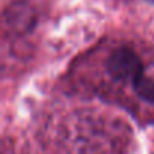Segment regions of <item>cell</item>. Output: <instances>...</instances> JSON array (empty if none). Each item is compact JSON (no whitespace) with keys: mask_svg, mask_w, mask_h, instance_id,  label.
I'll list each match as a JSON object with an SVG mask.
<instances>
[{"mask_svg":"<svg viewBox=\"0 0 154 154\" xmlns=\"http://www.w3.org/2000/svg\"><path fill=\"white\" fill-rule=\"evenodd\" d=\"M107 72L112 79L124 83H134L143 74V62L140 56L128 45L113 48L106 60Z\"/></svg>","mask_w":154,"mask_h":154,"instance_id":"6da1fadb","label":"cell"},{"mask_svg":"<svg viewBox=\"0 0 154 154\" xmlns=\"http://www.w3.org/2000/svg\"><path fill=\"white\" fill-rule=\"evenodd\" d=\"M136 95L148 103V104H154V77L148 75V74H142L139 79L131 85Z\"/></svg>","mask_w":154,"mask_h":154,"instance_id":"7a4b0ae2","label":"cell"},{"mask_svg":"<svg viewBox=\"0 0 154 154\" xmlns=\"http://www.w3.org/2000/svg\"><path fill=\"white\" fill-rule=\"evenodd\" d=\"M149 2H152V0H149Z\"/></svg>","mask_w":154,"mask_h":154,"instance_id":"3957f363","label":"cell"}]
</instances>
